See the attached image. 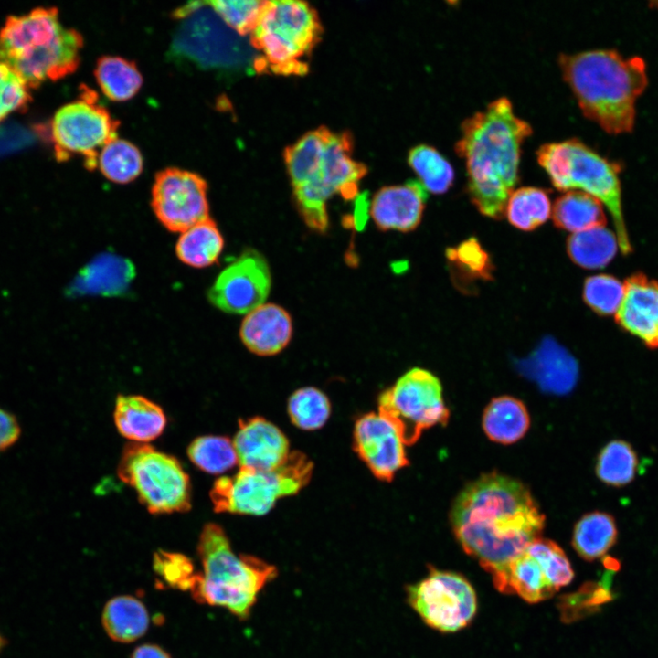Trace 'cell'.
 <instances>
[{
    "mask_svg": "<svg viewBox=\"0 0 658 658\" xmlns=\"http://www.w3.org/2000/svg\"><path fill=\"white\" fill-rule=\"evenodd\" d=\"M618 529L614 517L605 512H590L575 525L572 546L585 560L593 561L604 556L616 543Z\"/></svg>",
    "mask_w": 658,
    "mask_h": 658,
    "instance_id": "obj_29",
    "label": "cell"
},
{
    "mask_svg": "<svg viewBox=\"0 0 658 658\" xmlns=\"http://www.w3.org/2000/svg\"><path fill=\"white\" fill-rule=\"evenodd\" d=\"M6 643H7L6 639L0 632V653L5 647Z\"/></svg>",
    "mask_w": 658,
    "mask_h": 658,
    "instance_id": "obj_45",
    "label": "cell"
},
{
    "mask_svg": "<svg viewBox=\"0 0 658 658\" xmlns=\"http://www.w3.org/2000/svg\"><path fill=\"white\" fill-rule=\"evenodd\" d=\"M95 77L101 91L113 101L130 100L143 83L135 64L116 56L101 58L96 63Z\"/></svg>",
    "mask_w": 658,
    "mask_h": 658,
    "instance_id": "obj_31",
    "label": "cell"
},
{
    "mask_svg": "<svg viewBox=\"0 0 658 658\" xmlns=\"http://www.w3.org/2000/svg\"><path fill=\"white\" fill-rule=\"evenodd\" d=\"M493 582L500 592L517 594L530 603L547 600L557 590L544 561L527 548L512 559Z\"/></svg>",
    "mask_w": 658,
    "mask_h": 658,
    "instance_id": "obj_22",
    "label": "cell"
},
{
    "mask_svg": "<svg viewBox=\"0 0 658 658\" xmlns=\"http://www.w3.org/2000/svg\"><path fill=\"white\" fill-rule=\"evenodd\" d=\"M557 61L584 116L609 133L632 130L636 101L648 84L642 58L597 48L561 53Z\"/></svg>",
    "mask_w": 658,
    "mask_h": 658,
    "instance_id": "obj_3",
    "label": "cell"
},
{
    "mask_svg": "<svg viewBox=\"0 0 658 658\" xmlns=\"http://www.w3.org/2000/svg\"><path fill=\"white\" fill-rule=\"evenodd\" d=\"M624 293V284L609 274H597L586 279L583 299L596 313L610 315L616 313Z\"/></svg>",
    "mask_w": 658,
    "mask_h": 658,
    "instance_id": "obj_38",
    "label": "cell"
},
{
    "mask_svg": "<svg viewBox=\"0 0 658 658\" xmlns=\"http://www.w3.org/2000/svg\"><path fill=\"white\" fill-rule=\"evenodd\" d=\"M536 154L538 164L556 188L586 192L608 208L613 219L619 249L624 255L631 253L632 247L621 205V165L600 155L578 138L543 143Z\"/></svg>",
    "mask_w": 658,
    "mask_h": 658,
    "instance_id": "obj_6",
    "label": "cell"
},
{
    "mask_svg": "<svg viewBox=\"0 0 658 658\" xmlns=\"http://www.w3.org/2000/svg\"><path fill=\"white\" fill-rule=\"evenodd\" d=\"M378 413L397 427L406 445L414 444L424 430L445 425L450 417L440 381L420 367L407 371L379 395Z\"/></svg>",
    "mask_w": 658,
    "mask_h": 658,
    "instance_id": "obj_11",
    "label": "cell"
},
{
    "mask_svg": "<svg viewBox=\"0 0 658 658\" xmlns=\"http://www.w3.org/2000/svg\"><path fill=\"white\" fill-rule=\"evenodd\" d=\"M207 192V182L199 175L166 168L155 175L151 206L167 230L182 233L210 218Z\"/></svg>",
    "mask_w": 658,
    "mask_h": 658,
    "instance_id": "obj_15",
    "label": "cell"
},
{
    "mask_svg": "<svg viewBox=\"0 0 658 658\" xmlns=\"http://www.w3.org/2000/svg\"><path fill=\"white\" fill-rule=\"evenodd\" d=\"M353 446L359 458L377 479L390 482L409 465L405 442L397 427L380 413L360 416L354 427Z\"/></svg>",
    "mask_w": 658,
    "mask_h": 658,
    "instance_id": "obj_17",
    "label": "cell"
},
{
    "mask_svg": "<svg viewBox=\"0 0 658 658\" xmlns=\"http://www.w3.org/2000/svg\"><path fill=\"white\" fill-rule=\"evenodd\" d=\"M637 467L638 457L632 446L625 440H614L600 451L596 473L604 483L621 487L634 479Z\"/></svg>",
    "mask_w": 658,
    "mask_h": 658,
    "instance_id": "obj_34",
    "label": "cell"
},
{
    "mask_svg": "<svg viewBox=\"0 0 658 658\" xmlns=\"http://www.w3.org/2000/svg\"><path fill=\"white\" fill-rule=\"evenodd\" d=\"M619 248L616 234L605 227L574 233L567 239L570 260L585 269H600L609 264Z\"/></svg>",
    "mask_w": 658,
    "mask_h": 658,
    "instance_id": "obj_30",
    "label": "cell"
},
{
    "mask_svg": "<svg viewBox=\"0 0 658 658\" xmlns=\"http://www.w3.org/2000/svg\"><path fill=\"white\" fill-rule=\"evenodd\" d=\"M197 553L203 572L196 573L190 592L195 600L223 607L239 620L249 618L260 593L276 578L277 568L250 555H237L224 529L204 525Z\"/></svg>",
    "mask_w": 658,
    "mask_h": 658,
    "instance_id": "obj_5",
    "label": "cell"
},
{
    "mask_svg": "<svg viewBox=\"0 0 658 658\" xmlns=\"http://www.w3.org/2000/svg\"><path fill=\"white\" fill-rule=\"evenodd\" d=\"M186 452L197 468L210 474L223 473L238 463L233 441L225 436L197 437Z\"/></svg>",
    "mask_w": 658,
    "mask_h": 658,
    "instance_id": "obj_36",
    "label": "cell"
},
{
    "mask_svg": "<svg viewBox=\"0 0 658 658\" xmlns=\"http://www.w3.org/2000/svg\"><path fill=\"white\" fill-rule=\"evenodd\" d=\"M21 435V427L16 417L0 407V452L14 446Z\"/></svg>",
    "mask_w": 658,
    "mask_h": 658,
    "instance_id": "obj_43",
    "label": "cell"
},
{
    "mask_svg": "<svg viewBox=\"0 0 658 658\" xmlns=\"http://www.w3.org/2000/svg\"><path fill=\"white\" fill-rule=\"evenodd\" d=\"M451 522L463 550L494 580L540 537L545 516L525 485L494 472L461 491L453 502Z\"/></svg>",
    "mask_w": 658,
    "mask_h": 658,
    "instance_id": "obj_1",
    "label": "cell"
},
{
    "mask_svg": "<svg viewBox=\"0 0 658 658\" xmlns=\"http://www.w3.org/2000/svg\"><path fill=\"white\" fill-rule=\"evenodd\" d=\"M132 658H172L162 647L146 643L136 647Z\"/></svg>",
    "mask_w": 658,
    "mask_h": 658,
    "instance_id": "obj_44",
    "label": "cell"
},
{
    "mask_svg": "<svg viewBox=\"0 0 658 658\" xmlns=\"http://www.w3.org/2000/svg\"><path fill=\"white\" fill-rule=\"evenodd\" d=\"M30 89L6 63L0 61V122L30 101Z\"/></svg>",
    "mask_w": 658,
    "mask_h": 658,
    "instance_id": "obj_41",
    "label": "cell"
},
{
    "mask_svg": "<svg viewBox=\"0 0 658 658\" xmlns=\"http://www.w3.org/2000/svg\"><path fill=\"white\" fill-rule=\"evenodd\" d=\"M408 162L428 192L443 194L452 186L454 169L435 147L419 144L409 150Z\"/></svg>",
    "mask_w": 658,
    "mask_h": 658,
    "instance_id": "obj_33",
    "label": "cell"
},
{
    "mask_svg": "<svg viewBox=\"0 0 658 658\" xmlns=\"http://www.w3.org/2000/svg\"><path fill=\"white\" fill-rule=\"evenodd\" d=\"M232 441L240 467L271 471L282 465L291 454L284 433L261 417L239 419Z\"/></svg>",
    "mask_w": 658,
    "mask_h": 658,
    "instance_id": "obj_18",
    "label": "cell"
},
{
    "mask_svg": "<svg viewBox=\"0 0 658 658\" xmlns=\"http://www.w3.org/2000/svg\"><path fill=\"white\" fill-rule=\"evenodd\" d=\"M180 19L172 43L175 56L203 69L226 67L231 61L230 39L225 23L206 2H193L177 9Z\"/></svg>",
    "mask_w": 658,
    "mask_h": 658,
    "instance_id": "obj_14",
    "label": "cell"
},
{
    "mask_svg": "<svg viewBox=\"0 0 658 658\" xmlns=\"http://www.w3.org/2000/svg\"><path fill=\"white\" fill-rule=\"evenodd\" d=\"M101 620L109 637L124 643L141 638L147 631L150 622L144 604L129 595L117 596L108 600Z\"/></svg>",
    "mask_w": 658,
    "mask_h": 658,
    "instance_id": "obj_26",
    "label": "cell"
},
{
    "mask_svg": "<svg viewBox=\"0 0 658 658\" xmlns=\"http://www.w3.org/2000/svg\"><path fill=\"white\" fill-rule=\"evenodd\" d=\"M113 419L120 434L134 443L155 440L166 425L162 408L140 395H119Z\"/></svg>",
    "mask_w": 658,
    "mask_h": 658,
    "instance_id": "obj_23",
    "label": "cell"
},
{
    "mask_svg": "<svg viewBox=\"0 0 658 658\" xmlns=\"http://www.w3.org/2000/svg\"><path fill=\"white\" fill-rule=\"evenodd\" d=\"M428 191L418 180L382 187L373 196L369 215L382 231L409 232L419 225Z\"/></svg>",
    "mask_w": 658,
    "mask_h": 658,
    "instance_id": "obj_20",
    "label": "cell"
},
{
    "mask_svg": "<svg viewBox=\"0 0 658 658\" xmlns=\"http://www.w3.org/2000/svg\"><path fill=\"white\" fill-rule=\"evenodd\" d=\"M271 288L268 261L258 250L249 249L218 275L207 299L224 313L247 314L265 303Z\"/></svg>",
    "mask_w": 658,
    "mask_h": 658,
    "instance_id": "obj_16",
    "label": "cell"
},
{
    "mask_svg": "<svg viewBox=\"0 0 658 658\" xmlns=\"http://www.w3.org/2000/svg\"><path fill=\"white\" fill-rule=\"evenodd\" d=\"M530 418L524 403L510 396L493 398L483 415V429L487 437L498 443L511 444L528 430Z\"/></svg>",
    "mask_w": 658,
    "mask_h": 658,
    "instance_id": "obj_25",
    "label": "cell"
},
{
    "mask_svg": "<svg viewBox=\"0 0 658 658\" xmlns=\"http://www.w3.org/2000/svg\"><path fill=\"white\" fill-rule=\"evenodd\" d=\"M448 259L468 275L489 279L491 260L476 239L471 238L458 247L447 250Z\"/></svg>",
    "mask_w": 658,
    "mask_h": 658,
    "instance_id": "obj_42",
    "label": "cell"
},
{
    "mask_svg": "<svg viewBox=\"0 0 658 658\" xmlns=\"http://www.w3.org/2000/svg\"><path fill=\"white\" fill-rule=\"evenodd\" d=\"M366 168L352 158L351 142L346 134L329 131L322 154L312 172L293 186L300 214L311 229L324 233L328 228L326 205L334 195L352 198Z\"/></svg>",
    "mask_w": 658,
    "mask_h": 658,
    "instance_id": "obj_10",
    "label": "cell"
},
{
    "mask_svg": "<svg viewBox=\"0 0 658 658\" xmlns=\"http://www.w3.org/2000/svg\"><path fill=\"white\" fill-rule=\"evenodd\" d=\"M527 374L550 392L566 393L578 377L576 360L561 346L547 339L527 360Z\"/></svg>",
    "mask_w": 658,
    "mask_h": 658,
    "instance_id": "obj_24",
    "label": "cell"
},
{
    "mask_svg": "<svg viewBox=\"0 0 658 658\" xmlns=\"http://www.w3.org/2000/svg\"><path fill=\"white\" fill-rule=\"evenodd\" d=\"M153 567L161 584L180 590H190L196 574L189 557L164 550L154 553Z\"/></svg>",
    "mask_w": 658,
    "mask_h": 658,
    "instance_id": "obj_40",
    "label": "cell"
},
{
    "mask_svg": "<svg viewBox=\"0 0 658 658\" xmlns=\"http://www.w3.org/2000/svg\"><path fill=\"white\" fill-rule=\"evenodd\" d=\"M552 219L557 228L574 233L606 225L602 203L580 190L565 191L555 200Z\"/></svg>",
    "mask_w": 658,
    "mask_h": 658,
    "instance_id": "obj_27",
    "label": "cell"
},
{
    "mask_svg": "<svg viewBox=\"0 0 658 658\" xmlns=\"http://www.w3.org/2000/svg\"><path fill=\"white\" fill-rule=\"evenodd\" d=\"M532 133L530 123L515 113L504 96L462 122L454 149L464 160L469 197L483 215L504 217L519 181L522 144Z\"/></svg>",
    "mask_w": 658,
    "mask_h": 658,
    "instance_id": "obj_2",
    "label": "cell"
},
{
    "mask_svg": "<svg viewBox=\"0 0 658 658\" xmlns=\"http://www.w3.org/2000/svg\"><path fill=\"white\" fill-rule=\"evenodd\" d=\"M224 238L216 222L208 218L180 233L175 254L184 264L206 268L218 262Z\"/></svg>",
    "mask_w": 658,
    "mask_h": 658,
    "instance_id": "obj_28",
    "label": "cell"
},
{
    "mask_svg": "<svg viewBox=\"0 0 658 658\" xmlns=\"http://www.w3.org/2000/svg\"><path fill=\"white\" fill-rule=\"evenodd\" d=\"M293 332L290 313L275 303H263L244 317L239 336L251 353L260 356H274L290 343Z\"/></svg>",
    "mask_w": 658,
    "mask_h": 658,
    "instance_id": "obj_21",
    "label": "cell"
},
{
    "mask_svg": "<svg viewBox=\"0 0 658 658\" xmlns=\"http://www.w3.org/2000/svg\"><path fill=\"white\" fill-rule=\"evenodd\" d=\"M616 323L649 348H658V281L635 273L624 281Z\"/></svg>",
    "mask_w": 658,
    "mask_h": 658,
    "instance_id": "obj_19",
    "label": "cell"
},
{
    "mask_svg": "<svg viewBox=\"0 0 658 658\" xmlns=\"http://www.w3.org/2000/svg\"><path fill=\"white\" fill-rule=\"evenodd\" d=\"M313 464L299 451L271 471L240 467L233 476L217 479L210 491L217 513L263 515L276 502L298 494L310 481Z\"/></svg>",
    "mask_w": 658,
    "mask_h": 658,
    "instance_id": "obj_7",
    "label": "cell"
},
{
    "mask_svg": "<svg viewBox=\"0 0 658 658\" xmlns=\"http://www.w3.org/2000/svg\"><path fill=\"white\" fill-rule=\"evenodd\" d=\"M551 212L548 192L536 186L515 189L504 209L509 223L524 231H531L541 226L548 219Z\"/></svg>",
    "mask_w": 658,
    "mask_h": 658,
    "instance_id": "obj_32",
    "label": "cell"
},
{
    "mask_svg": "<svg viewBox=\"0 0 658 658\" xmlns=\"http://www.w3.org/2000/svg\"><path fill=\"white\" fill-rule=\"evenodd\" d=\"M314 10L297 0L265 1L252 30L251 40L263 59L274 71L300 73L305 70L302 59L314 45L320 33Z\"/></svg>",
    "mask_w": 658,
    "mask_h": 658,
    "instance_id": "obj_8",
    "label": "cell"
},
{
    "mask_svg": "<svg viewBox=\"0 0 658 658\" xmlns=\"http://www.w3.org/2000/svg\"><path fill=\"white\" fill-rule=\"evenodd\" d=\"M206 3L230 29L239 35H246L254 29L265 1L218 0Z\"/></svg>",
    "mask_w": 658,
    "mask_h": 658,
    "instance_id": "obj_39",
    "label": "cell"
},
{
    "mask_svg": "<svg viewBox=\"0 0 658 658\" xmlns=\"http://www.w3.org/2000/svg\"><path fill=\"white\" fill-rule=\"evenodd\" d=\"M82 45L80 34L61 24L56 7L8 16L0 28V61L15 69L29 89L74 72Z\"/></svg>",
    "mask_w": 658,
    "mask_h": 658,
    "instance_id": "obj_4",
    "label": "cell"
},
{
    "mask_svg": "<svg viewBox=\"0 0 658 658\" xmlns=\"http://www.w3.org/2000/svg\"><path fill=\"white\" fill-rule=\"evenodd\" d=\"M61 106L51 120V140L58 161L81 156L88 169L97 167L101 149L117 137L118 122L99 103L90 88Z\"/></svg>",
    "mask_w": 658,
    "mask_h": 658,
    "instance_id": "obj_12",
    "label": "cell"
},
{
    "mask_svg": "<svg viewBox=\"0 0 658 658\" xmlns=\"http://www.w3.org/2000/svg\"><path fill=\"white\" fill-rule=\"evenodd\" d=\"M287 409L292 424L296 427L303 430H315L328 420L331 403L320 389L304 387L291 395Z\"/></svg>",
    "mask_w": 658,
    "mask_h": 658,
    "instance_id": "obj_37",
    "label": "cell"
},
{
    "mask_svg": "<svg viewBox=\"0 0 658 658\" xmlns=\"http://www.w3.org/2000/svg\"><path fill=\"white\" fill-rule=\"evenodd\" d=\"M407 600L430 628L454 632L466 627L477 610L476 593L462 575L430 567L423 579L406 587Z\"/></svg>",
    "mask_w": 658,
    "mask_h": 658,
    "instance_id": "obj_13",
    "label": "cell"
},
{
    "mask_svg": "<svg viewBox=\"0 0 658 658\" xmlns=\"http://www.w3.org/2000/svg\"><path fill=\"white\" fill-rule=\"evenodd\" d=\"M97 166L111 182L126 184L141 174L143 157L135 145L116 137L100 152Z\"/></svg>",
    "mask_w": 658,
    "mask_h": 658,
    "instance_id": "obj_35",
    "label": "cell"
},
{
    "mask_svg": "<svg viewBox=\"0 0 658 658\" xmlns=\"http://www.w3.org/2000/svg\"><path fill=\"white\" fill-rule=\"evenodd\" d=\"M119 478L136 493L154 515L191 508V483L179 461L146 443H129L118 463Z\"/></svg>",
    "mask_w": 658,
    "mask_h": 658,
    "instance_id": "obj_9",
    "label": "cell"
}]
</instances>
